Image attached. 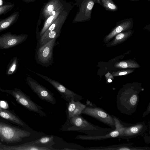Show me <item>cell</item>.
I'll use <instances>...</instances> for the list:
<instances>
[{
    "label": "cell",
    "instance_id": "obj_1",
    "mask_svg": "<svg viewBox=\"0 0 150 150\" xmlns=\"http://www.w3.org/2000/svg\"><path fill=\"white\" fill-rule=\"evenodd\" d=\"M141 88L125 86L120 89L116 96L117 107L121 113L131 115L136 110L139 102Z\"/></svg>",
    "mask_w": 150,
    "mask_h": 150
},
{
    "label": "cell",
    "instance_id": "obj_2",
    "mask_svg": "<svg viewBox=\"0 0 150 150\" xmlns=\"http://www.w3.org/2000/svg\"><path fill=\"white\" fill-rule=\"evenodd\" d=\"M62 129L65 131L80 132L91 136L105 135L113 130L112 128H103L95 125L88 121L81 115L67 119Z\"/></svg>",
    "mask_w": 150,
    "mask_h": 150
},
{
    "label": "cell",
    "instance_id": "obj_3",
    "mask_svg": "<svg viewBox=\"0 0 150 150\" xmlns=\"http://www.w3.org/2000/svg\"><path fill=\"white\" fill-rule=\"evenodd\" d=\"M6 121L0 120V140L2 142L8 144L16 143L30 136V132L11 124Z\"/></svg>",
    "mask_w": 150,
    "mask_h": 150
},
{
    "label": "cell",
    "instance_id": "obj_4",
    "mask_svg": "<svg viewBox=\"0 0 150 150\" xmlns=\"http://www.w3.org/2000/svg\"><path fill=\"white\" fill-rule=\"evenodd\" d=\"M0 91L12 95L18 103L28 110L37 113L42 116H46V114L42 110L43 108L34 102L20 89L14 88L13 90H11L4 89L0 87Z\"/></svg>",
    "mask_w": 150,
    "mask_h": 150
},
{
    "label": "cell",
    "instance_id": "obj_5",
    "mask_svg": "<svg viewBox=\"0 0 150 150\" xmlns=\"http://www.w3.org/2000/svg\"><path fill=\"white\" fill-rule=\"evenodd\" d=\"M81 113L96 119L113 129H115V121L112 115L102 108L97 107L94 103H87Z\"/></svg>",
    "mask_w": 150,
    "mask_h": 150
},
{
    "label": "cell",
    "instance_id": "obj_6",
    "mask_svg": "<svg viewBox=\"0 0 150 150\" xmlns=\"http://www.w3.org/2000/svg\"><path fill=\"white\" fill-rule=\"evenodd\" d=\"M57 38H55L44 45L40 47L35 54V59L37 63L45 67H48L52 64L53 50Z\"/></svg>",
    "mask_w": 150,
    "mask_h": 150
},
{
    "label": "cell",
    "instance_id": "obj_7",
    "mask_svg": "<svg viewBox=\"0 0 150 150\" xmlns=\"http://www.w3.org/2000/svg\"><path fill=\"white\" fill-rule=\"evenodd\" d=\"M122 130L118 138L129 139L141 135L147 130L146 125L144 122L135 123H127L122 121Z\"/></svg>",
    "mask_w": 150,
    "mask_h": 150
},
{
    "label": "cell",
    "instance_id": "obj_8",
    "mask_svg": "<svg viewBox=\"0 0 150 150\" xmlns=\"http://www.w3.org/2000/svg\"><path fill=\"white\" fill-rule=\"evenodd\" d=\"M26 81L30 87L40 99L53 105L56 104L54 94L49 90L30 77H26Z\"/></svg>",
    "mask_w": 150,
    "mask_h": 150
},
{
    "label": "cell",
    "instance_id": "obj_9",
    "mask_svg": "<svg viewBox=\"0 0 150 150\" xmlns=\"http://www.w3.org/2000/svg\"><path fill=\"white\" fill-rule=\"evenodd\" d=\"M79 11L73 23L80 22L89 21L91 18L93 7L96 0H77Z\"/></svg>",
    "mask_w": 150,
    "mask_h": 150
},
{
    "label": "cell",
    "instance_id": "obj_10",
    "mask_svg": "<svg viewBox=\"0 0 150 150\" xmlns=\"http://www.w3.org/2000/svg\"><path fill=\"white\" fill-rule=\"evenodd\" d=\"M36 74L52 85L61 95V98L68 102L74 98L75 101H80L82 99V96L76 93L67 88L59 82L39 73Z\"/></svg>",
    "mask_w": 150,
    "mask_h": 150
},
{
    "label": "cell",
    "instance_id": "obj_11",
    "mask_svg": "<svg viewBox=\"0 0 150 150\" xmlns=\"http://www.w3.org/2000/svg\"><path fill=\"white\" fill-rule=\"evenodd\" d=\"M25 34L17 35L7 32L0 35V49H7L21 44L27 39Z\"/></svg>",
    "mask_w": 150,
    "mask_h": 150
},
{
    "label": "cell",
    "instance_id": "obj_12",
    "mask_svg": "<svg viewBox=\"0 0 150 150\" xmlns=\"http://www.w3.org/2000/svg\"><path fill=\"white\" fill-rule=\"evenodd\" d=\"M115 121V129L108 133L104 135L98 136L79 135L76 139L89 141H98L108 139L117 138L119 136L122 130L121 120L115 116L112 115Z\"/></svg>",
    "mask_w": 150,
    "mask_h": 150
},
{
    "label": "cell",
    "instance_id": "obj_13",
    "mask_svg": "<svg viewBox=\"0 0 150 150\" xmlns=\"http://www.w3.org/2000/svg\"><path fill=\"white\" fill-rule=\"evenodd\" d=\"M0 118L28 130H32L13 111L8 110L0 105Z\"/></svg>",
    "mask_w": 150,
    "mask_h": 150
},
{
    "label": "cell",
    "instance_id": "obj_14",
    "mask_svg": "<svg viewBox=\"0 0 150 150\" xmlns=\"http://www.w3.org/2000/svg\"><path fill=\"white\" fill-rule=\"evenodd\" d=\"M133 26L132 18H126L117 22L115 28L105 38V42H108L117 34L131 29Z\"/></svg>",
    "mask_w": 150,
    "mask_h": 150
},
{
    "label": "cell",
    "instance_id": "obj_15",
    "mask_svg": "<svg viewBox=\"0 0 150 150\" xmlns=\"http://www.w3.org/2000/svg\"><path fill=\"white\" fill-rule=\"evenodd\" d=\"M86 150H150L147 146H132L129 144H119L107 146L85 147Z\"/></svg>",
    "mask_w": 150,
    "mask_h": 150
},
{
    "label": "cell",
    "instance_id": "obj_16",
    "mask_svg": "<svg viewBox=\"0 0 150 150\" xmlns=\"http://www.w3.org/2000/svg\"><path fill=\"white\" fill-rule=\"evenodd\" d=\"M63 8L64 4L62 0H50L42 9V16L46 20L50 16Z\"/></svg>",
    "mask_w": 150,
    "mask_h": 150
},
{
    "label": "cell",
    "instance_id": "obj_17",
    "mask_svg": "<svg viewBox=\"0 0 150 150\" xmlns=\"http://www.w3.org/2000/svg\"><path fill=\"white\" fill-rule=\"evenodd\" d=\"M27 143L39 147L47 148L50 150H57L52 147L55 144L54 136L52 135L43 136L35 141Z\"/></svg>",
    "mask_w": 150,
    "mask_h": 150
},
{
    "label": "cell",
    "instance_id": "obj_18",
    "mask_svg": "<svg viewBox=\"0 0 150 150\" xmlns=\"http://www.w3.org/2000/svg\"><path fill=\"white\" fill-rule=\"evenodd\" d=\"M0 147L3 150H50L47 148L39 147L27 143L13 146L0 144Z\"/></svg>",
    "mask_w": 150,
    "mask_h": 150
},
{
    "label": "cell",
    "instance_id": "obj_19",
    "mask_svg": "<svg viewBox=\"0 0 150 150\" xmlns=\"http://www.w3.org/2000/svg\"><path fill=\"white\" fill-rule=\"evenodd\" d=\"M18 11H16L5 18L0 20V32L10 28L17 21L19 16Z\"/></svg>",
    "mask_w": 150,
    "mask_h": 150
},
{
    "label": "cell",
    "instance_id": "obj_20",
    "mask_svg": "<svg viewBox=\"0 0 150 150\" xmlns=\"http://www.w3.org/2000/svg\"><path fill=\"white\" fill-rule=\"evenodd\" d=\"M68 15V13L67 11L64 9L58 15L54 21L42 35H46L49 32L56 28L62 27L63 24L67 17Z\"/></svg>",
    "mask_w": 150,
    "mask_h": 150
},
{
    "label": "cell",
    "instance_id": "obj_21",
    "mask_svg": "<svg viewBox=\"0 0 150 150\" xmlns=\"http://www.w3.org/2000/svg\"><path fill=\"white\" fill-rule=\"evenodd\" d=\"M62 27H60L49 32L46 35L40 37L39 41L40 46L46 44L56 37H58L60 33Z\"/></svg>",
    "mask_w": 150,
    "mask_h": 150
},
{
    "label": "cell",
    "instance_id": "obj_22",
    "mask_svg": "<svg viewBox=\"0 0 150 150\" xmlns=\"http://www.w3.org/2000/svg\"><path fill=\"white\" fill-rule=\"evenodd\" d=\"M64 9V8L57 11L55 13L50 16L46 20L43 26L40 33V36L41 37L47 30L50 26L52 24L58 15Z\"/></svg>",
    "mask_w": 150,
    "mask_h": 150
},
{
    "label": "cell",
    "instance_id": "obj_23",
    "mask_svg": "<svg viewBox=\"0 0 150 150\" xmlns=\"http://www.w3.org/2000/svg\"><path fill=\"white\" fill-rule=\"evenodd\" d=\"M133 33V31L129 30L127 32L120 33L115 36L114 39L111 43L110 46H113L124 41L130 36Z\"/></svg>",
    "mask_w": 150,
    "mask_h": 150
},
{
    "label": "cell",
    "instance_id": "obj_24",
    "mask_svg": "<svg viewBox=\"0 0 150 150\" xmlns=\"http://www.w3.org/2000/svg\"><path fill=\"white\" fill-rule=\"evenodd\" d=\"M18 66V62L17 57H13L11 59L7 67L6 71V74L7 76H10L15 74Z\"/></svg>",
    "mask_w": 150,
    "mask_h": 150
},
{
    "label": "cell",
    "instance_id": "obj_25",
    "mask_svg": "<svg viewBox=\"0 0 150 150\" xmlns=\"http://www.w3.org/2000/svg\"><path fill=\"white\" fill-rule=\"evenodd\" d=\"M101 6L106 10L115 11L118 10L117 5L112 0H101Z\"/></svg>",
    "mask_w": 150,
    "mask_h": 150
},
{
    "label": "cell",
    "instance_id": "obj_26",
    "mask_svg": "<svg viewBox=\"0 0 150 150\" xmlns=\"http://www.w3.org/2000/svg\"><path fill=\"white\" fill-rule=\"evenodd\" d=\"M115 66L116 67L121 68H137L139 67L138 64L131 61H124L119 62L115 64Z\"/></svg>",
    "mask_w": 150,
    "mask_h": 150
},
{
    "label": "cell",
    "instance_id": "obj_27",
    "mask_svg": "<svg viewBox=\"0 0 150 150\" xmlns=\"http://www.w3.org/2000/svg\"><path fill=\"white\" fill-rule=\"evenodd\" d=\"M76 101H75L74 98H72L71 101L67 103V108L66 110L67 119H70L71 115L76 108Z\"/></svg>",
    "mask_w": 150,
    "mask_h": 150
},
{
    "label": "cell",
    "instance_id": "obj_28",
    "mask_svg": "<svg viewBox=\"0 0 150 150\" xmlns=\"http://www.w3.org/2000/svg\"><path fill=\"white\" fill-rule=\"evenodd\" d=\"M86 106V105L82 103L79 101H76V106L72 114L71 117L75 116L81 115L82 114V111Z\"/></svg>",
    "mask_w": 150,
    "mask_h": 150
},
{
    "label": "cell",
    "instance_id": "obj_29",
    "mask_svg": "<svg viewBox=\"0 0 150 150\" xmlns=\"http://www.w3.org/2000/svg\"><path fill=\"white\" fill-rule=\"evenodd\" d=\"M15 5L12 3H8L0 6V17L11 11Z\"/></svg>",
    "mask_w": 150,
    "mask_h": 150
},
{
    "label": "cell",
    "instance_id": "obj_30",
    "mask_svg": "<svg viewBox=\"0 0 150 150\" xmlns=\"http://www.w3.org/2000/svg\"><path fill=\"white\" fill-rule=\"evenodd\" d=\"M133 71L131 70H127L122 71H120L115 72H114L113 75L114 76H118L125 75L129 74L132 72Z\"/></svg>",
    "mask_w": 150,
    "mask_h": 150
},
{
    "label": "cell",
    "instance_id": "obj_31",
    "mask_svg": "<svg viewBox=\"0 0 150 150\" xmlns=\"http://www.w3.org/2000/svg\"><path fill=\"white\" fill-rule=\"evenodd\" d=\"M150 103H149V105L147 106V108L143 114V117H144L146 115L148 114L150 112Z\"/></svg>",
    "mask_w": 150,
    "mask_h": 150
},
{
    "label": "cell",
    "instance_id": "obj_32",
    "mask_svg": "<svg viewBox=\"0 0 150 150\" xmlns=\"http://www.w3.org/2000/svg\"><path fill=\"white\" fill-rule=\"evenodd\" d=\"M23 1L27 2L34 1L35 0H22Z\"/></svg>",
    "mask_w": 150,
    "mask_h": 150
},
{
    "label": "cell",
    "instance_id": "obj_33",
    "mask_svg": "<svg viewBox=\"0 0 150 150\" xmlns=\"http://www.w3.org/2000/svg\"><path fill=\"white\" fill-rule=\"evenodd\" d=\"M96 3L99 4L101 5V0H96Z\"/></svg>",
    "mask_w": 150,
    "mask_h": 150
},
{
    "label": "cell",
    "instance_id": "obj_34",
    "mask_svg": "<svg viewBox=\"0 0 150 150\" xmlns=\"http://www.w3.org/2000/svg\"><path fill=\"white\" fill-rule=\"evenodd\" d=\"M108 82L110 83V82H112V80L111 79H109L108 80Z\"/></svg>",
    "mask_w": 150,
    "mask_h": 150
},
{
    "label": "cell",
    "instance_id": "obj_35",
    "mask_svg": "<svg viewBox=\"0 0 150 150\" xmlns=\"http://www.w3.org/2000/svg\"><path fill=\"white\" fill-rule=\"evenodd\" d=\"M130 0L131 1H139L140 0Z\"/></svg>",
    "mask_w": 150,
    "mask_h": 150
},
{
    "label": "cell",
    "instance_id": "obj_36",
    "mask_svg": "<svg viewBox=\"0 0 150 150\" xmlns=\"http://www.w3.org/2000/svg\"><path fill=\"white\" fill-rule=\"evenodd\" d=\"M0 150H3V149L0 147Z\"/></svg>",
    "mask_w": 150,
    "mask_h": 150
}]
</instances>
